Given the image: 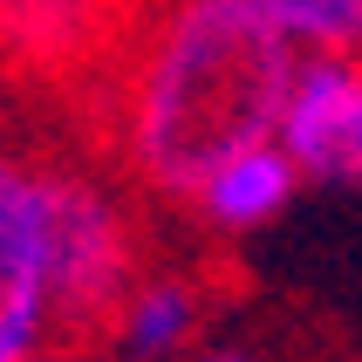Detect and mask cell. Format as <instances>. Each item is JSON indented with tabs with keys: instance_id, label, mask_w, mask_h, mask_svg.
Returning a JSON list of instances; mask_svg holds the SVG:
<instances>
[{
	"instance_id": "6da1fadb",
	"label": "cell",
	"mask_w": 362,
	"mask_h": 362,
	"mask_svg": "<svg viewBox=\"0 0 362 362\" xmlns=\"http://www.w3.org/2000/svg\"><path fill=\"white\" fill-rule=\"evenodd\" d=\"M301 48L246 0H151L96 144L137 192L192 205L212 164L267 144Z\"/></svg>"
},
{
	"instance_id": "7a4b0ae2",
	"label": "cell",
	"mask_w": 362,
	"mask_h": 362,
	"mask_svg": "<svg viewBox=\"0 0 362 362\" xmlns=\"http://www.w3.org/2000/svg\"><path fill=\"white\" fill-rule=\"evenodd\" d=\"M144 281L137 219L110 185L76 158L48 151V308H55V349L82 356L110 342L117 308Z\"/></svg>"
},
{
	"instance_id": "3957f363",
	"label": "cell",
	"mask_w": 362,
	"mask_h": 362,
	"mask_svg": "<svg viewBox=\"0 0 362 362\" xmlns=\"http://www.w3.org/2000/svg\"><path fill=\"white\" fill-rule=\"evenodd\" d=\"M144 14L151 0H0V76L28 96L82 110L96 137Z\"/></svg>"
},
{
	"instance_id": "277c9868",
	"label": "cell",
	"mask_w": 362,
	"mask_h": 362,
	"mask_svg": "<svg viewBox=\"0 0 362 362\" xmlns=\"http://www.w3.org/2000/svg\"><path fill=\"white\" fill-rule=\"evenodd\" d=\"M55 349L48 308V151L0 137V362Z\"/></svg>"
},
{
	"instance_id": "5b68a950",
	"label": "cell",
	"mask_w": 362,
	"mask_h": 362,
	"mask_svg": "<svg viewBox=\"0 0 362 362\" xmlns=\"http://www.w3.org/2000/svg\"><path fill=\"white\" fill-rule=\"evenodd\" d=\"M274 144L315 185H362V55L294 62Z\"/></svg>"
},
{
	"instance_id": "8992f818",
	"label": "cell",
	"mask_w": 362,
	"mask_h": 362,
	"mask_svg": "<svg viewBox=\"0 0 362 362\" xmlns=\"http://www.w3.org/2000/svg\"><path fill=\"white\" fill-rule=\"evenodd\" d=\"M294 192H301V171H294V158H287L281 144H246V151H233L226 164H212L205 171V185L192 192V212H199L212 233H260V226H274L294 205Z\"/></svg>"
},
{
	"instance_id": "52a82bcc",
	"label": "cell",
	"mask_w": 362,
	"mask_h": 362,
	"mask_svg": "<svg viewBox=\"0 0 362 362\" xmlns=\"http://www.w3.org/2000/svg\"><path fill=\"white\" fill-rule=\"evenodd\" d=\"M199 322H205V294L185 274H144L110 322V342L123 349V362H171L199 342Z\"/></svg>"
},
{
	"instance_id": "ba28073f",
	"label": "cell",
	"mask_w": 362,
	"mask_h": 362,
	"mask_svg": "<svg viewBox=\"0 0 362 362\" xmlns=\"http://www.w3.org/2000/svg\"><path fill=\"white\" fill-rule=\"evenodd\" d=\"M308 55H362V0H246Z\"/></svg>"
},
{
	"instance_id": "9c48e42d",
	"label": "cell",
	"mask_w": 362,
	"mask_h": 362,
	"mask_svg": "<svg viewBox=\"0 0 362 362\" xmlns=\"http://www.w3.org/2000/svg\"><path fill=\"white\" fill-rule=\"evenodd\" d=\"M185 362H253L246 349H199V356H185Z\"/></svg>"
},
{
	"instance_id": "30bf717a",
	"label": "cell",
	"mask_w": 362,
	"mask_h": 362,
	"mask_svg": "<svg viewBox=\"0 0 362 362\" xmlns=\"http://www.w3.org/2000/svg\"><path fill=\"white\" fill-rule=\"evenodd\" d=\"M28 362H82V356H69V349H41V356H28Z\"/></svg>"
}]
</instances>
